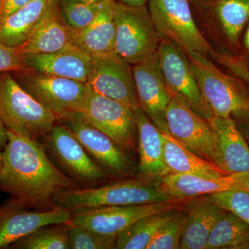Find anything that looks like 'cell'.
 Here are the masks:
<instances>
[{"mask_svg":"<svg viewBox=\"0 0 249 249\" xmlns=\"http://www.w3.org/2000/svg\"><path fill=\"white\" fill-rule=\"evenodd\" d=\"M26 66L31 71L87 83L91 55L70 43L53 53L24 55Z\"/></svg>","mask_w":249,"mask_h":249,"instance_id":"d6986e66","label":"cell"},{"mask_svg":"<svg viewBox=\"0 0 249 249\" xmlns=\"http://www.w3.org/2000/svg\"><path fill=\"white\" fill-rule=\"evenodd\" d=\"M247 137H248V139H249V127H248V129H247Z\"/></svg>","mask_w":249,"mask_h":249,"instance_id":"b9f144b4","label":"cell"},{"mask_svg":"<svg viewBox=\"0 0 249 249\" xmlns=\"http://www.w3.org/2000/svg\"><path fill=\"white\" fill-rule=\"evenodd\" d=\"M209 196L219 208L235 214L249 226V191L230 190Z\"/></svg>","mask_w":249,"mask_h":249,"instance_id":"d6a6232c","label":"cell"},{"mask_svg":"<svg viewBox=\"0 0 249 249\" xmlns=\"http://www.w3.org/2000/svg\"><path fill=\"white\" fill-rule=\"evenodd\" d=\"M163 157L167 168L172 174H188L208 178L227 175L216 165L192 152L174 139L169 132H162Z\"/></svg>","mask_w":249,"mask_h":249,"instance_id":"cb8c5ba5","label":"cell"},{"mask_svg":"<svg viewBox=\"0 0 249 249\" xmlns=\"http://www.w3.org/2000/svg\"><path fill=\"white\" fill-rule=\"evenodd\" d=\"M119 2L132 6H145L147 0H116Z\"/></svg>","mask_w":249,"mask_h":249,"instance_id":"74e56055","label":"cell"},{"mask_svg":"<svg viewBox=\"0 0 249 249\" xmlns=\"http://www.w3.org/2000/svg\"><path fill=\"white\" fill-rule=\"evenodd\" d=\"M173 208L142 218L116 238V249H146L160 229L178 213Z\"/></svg>","mask_w":249,"mask_h":249,"instance_id":"484cf974","label":"cell"},{"mask_svg":"<svg viewBox=\"0 0 249 249\" xmlns=\"http://www.w3.org/2000/svg\"><path fill=\"white\" fill-rule=\"evenodd\" d=\"M139 134V170L147 178H163L170 174L163 157L161 131L140 107L134 109Z\"/></svg>","mask_w":249,"mask_h":249,"instance_id":"44dd1931","label":"cell"},{"mask_svg":"<svg viewBox=\"0 0 249 249\" xmlns=\"http://www.w3.org/2000/svg\"><path fill=\"white\" fill-rule=\"evenodd\" d=\"M160 40L172 41L186 52L211 53V47L196 25L188 0H147Z\"/></svg>","mask_w":249,"mask_h":249,"instance_id":"52a82bcc","label":"cell"},{"mask_svg":"<svg viewBox=\"0 0 249 249\" xmlns=\"http://www.w3.org/2000/svg\"><path fill=\"white\" fill-rule=\"evenodd\" d=\"M116 0H101L96 17L80 31L71 29V43L90 55L114 51Z\"/></svg>","mask_w":249,"mask_h":249,"instance_id":"7402d4cb","label":"cell"},{"mask_svg":"<svg viewBox=\"0 0 249 249\" xmlns=\"http://www.w3.org/2000/svg\"><path fill=\"white\" fill-rule=\"evenodd\" d=\"M91 55L87 84L95 92L127 105L139 107L131 65L114 51Z\"/></svg>","mask_w":249,"mask_h":249,"instance_id":"8fae6325","label":"cell"},{"mask_svg":"<svg viewBox=\"0 0 249 249\" xmlns=\"http://www.w3.org/2000/svg\"><path fill=\"white\" fill-rule=\"evenodd\" d=\"M79 113L91 125L110 137L124 150L134 148L137 127L132 107L89 88Z\"/></svg>","mask_w":249,"mask_h":249,"instance_id":"30bf717a","label":"cell"},{"mask_svg":"<svg viewBox=\"0 0 249 249\" xmlns=\"http://www.w3.org/2000/svg\"><path fill=\"white\" fill-rule=\"evenodd\" d=\"M195 201L187 214L179 249H206L210 234L226 211L214 204L209 196Z\"/></svg>","mask_w":249,"mask_h":249,"instance_id":"603a6c76","label":"cell"},{"mask_svg":"<svg viewBox=\"0 0 249 249\" xmlns=\"http://www.w3.org/2000/svg\"><path fill=\"white\" fill-rule=\"evenodd\" d=\"M215 13L228 38L235 44L249 19V0H217Z\"/></svg>","mask_w":249,"mask_h":249,"instance_id":"f1b7e54d","label":"cell"},{"mask_svg":"<svg viewBox=\"0 0 249 249\" xmlns=\"http://www.w3.org/2000/svg\"><path fill=\"white\" fill-rule=\"evenodd\" d=\"M181 201L174 199L160 183L132 178L103 186L69 190L57 196L56 206L71 213L103 206H128Z\"/></svg>","mask_w":249,"mask_h":249,"instance_id":"7a4b0ae2","label":"cell"},{"mask_svg":"<svg viewBox=\"0 0 249 249\" xmlns=\"http://www.w3.org/2000/svg\"><path fill=\"white\" fill-rule=\"evenodd\" d=\"M0 121L8 130L38 140L50 132L57 119L11 72H0Z\"/></svg>","mask_w":249,"mask_h":249,"instance_id":"3957f363","label":"cell"},{"mask_svg":"<svg viewBox=\"0 0 249 249\" xmlns=\"http://www.w3.org/2000/svg\"><path fill=\"white\" fill-rule=\"evenodd\" d=\"M100 2L87 4L59 0L63 20L73 31L82 30L92 22L99 9Z\"/></svg>","mask_w":249,"mask_h":249,"instance_id":"1f68e13d","label":"cell"},{"mask_svg":"<svg viewBox=\"0 0 249 249\" xmlns=\"http://www.w3.org/2000/svg\"><path fill=\"white\" fill-rule=\"evenodd\" d=\"M9 142V130L0 121V151L2 152Z\"/></svg>","mask_w":249,"mask_h":249,"instance_id":"8d00e7d4","label":"cell"},{"mask_svg":"<svg viewBox=\"0 0 249 249\" xmlns=\"http://www.w3.org/2000/svg\"><path fill=\"white\" fill-rule=\"evenodd\" d=\"M44 138L45 146L66 175L77 184L83 188L94 187L107 178V172L90 157L79 141L65 125L54 124Z\"/></svg>","mask_w":249,"mask_h":249,"instance_id":"9c48e42d","label":"cell"},{"mask_svg":"<svg viewBox=\"0 0 249 249\" xmlns=\"http://www.w3.org/2000/svg\"><path fill=\"white\" fill-rule=\"evenodd\" d=\"M2 153L0 191L29 209H53L59 194L80 188L51 161L46 147L38 140L9 131Z\"/></svg>","mask_w":249,"mask_h":249,"instance_id":"6da1fadb","label":"cell"},{"mask_svg":"<svg viewBox=\"0 0 249 249\" xmlns=\"http://www.w3.org/2000/svg\"><path fill=\"white\" fill-rule=\"evenodd\" d=\"M90 157L107 174L126 176L132 170V162L125 150L106 134L91 125L79 112L62 121Z\"/></svg>","mask_w":249,"mask_h":249,"instance_id":"4fadbf2b","label":"cell"},{"mask_svg":"<svg viewBox=\"0 0 249 249\" xmlns=\"http://www.w3.org/2000/svg\"><path fill=\"white\" fill-rule=\"evenodd\" d=\"M1 1H2V0H0V5H1Z\"/></svg>","mask_w":249,"mask_h":249,"instance_id":"7bdbcfd3","label":"cell"},{"mask_svg":"<svg viewBox=\"0 0 249 249\" xmlns=\"http://www.w3.org/2000/svg\"><path fill=\"white\" fill-rule=\"evenodd\" d=\"M29 70L24 62V55L19 47L0 43V72L18 73Z\"/></svg>","mask_w":249,"mask_h":249,"instance_id":"836d02e7","label":"cell"},{"mask_svg":"<svg viewBox=\"0 0 249 249\" xmlns=\"http://www.w3.org/2000/svg\"><path fill=\"white\" fill-rule=\"evenodd\" d=\"M245 44L246 48L248 49V50L249 51V27L248 30H247V34H246Z\"/></svg>","mask_w":249,"mask_h":249,"instance_id":"ab89813d","label":"cell"},{"mask_svg":"<svg viewBox=\"0 0 249 249\" xmlns=\"http://www.w3.org/2000/svg\"><path fill=\"white\" fill-rule=\"evenodd\" d=\"M31 0H2L0 5V20L28 4Z\"/></svg>","mask_w":249,"mask_h":249,"instance_id":"d590c367","label":"cell"},{"mask_svg":"<svg viewBox=\"0 0 249 249\" xmlns=\"http://www.w3.org/2000/svg\"><path fill=\"white\" fill-rule=\"evenodd\" d=\"M165 119L168 132L174 139L213 163V133L209 121L173 97Z\"/></svg>","mask_w":249,"mask_h":249,"instance_id":"2e32d148","label":"cell"},{"mask_svg":"<svg viewBox=\"0 0 249 249\" xmlns=\"http://www.w3.org/2000/svg\"><path fill=\"white\" fill-rule=\"evenodd\" d=\"M160 184L177 200L210 196L230 190L249 192V172L224 175L217 178L170 173L161 178Z\"/></svg>","mask_w":249,"mask_h":249,"instance_id":"ac0fdd59","label":"cell"},{"mask_svg":"<svg viewBox=\"0 0 249 249\" xmlns=\"http://www.w3.org/2000/svg\"><path fill=\"white\" fill-rule=\"evenodd\" d=\"M249 249V226L226 211L210 234L206 249Z\"/></svg>","mask_w":249,"mask_h":249,"instance_id":"4316f807","label":"cell"},{"mask_svg":"<svg viewBox=\"0 0 249 249\" xmlns=\"http://www.w3.org/2000/svg\"><path fill=\"white\" fill-rule=\"evenodd\" d=\"M213 163L226 175L249 172V146L232 118L213 116Z\"/></svg>","mask_w":249,"mask_h":249,"instance_id":"e0dca14e","label":"cell"},{"mask_svg":"<svg viewBox=\"0 0 249 249\" xmlns=\"http://www.w3.org/2000/svg\"><path fill=\"white\" fill-rule=\"evenodd\" d=\"M71 249H115L116 236L105 235L68 222Z\"/></svg>","mask_w":249,"mask_h":249,"instance_id":"f546056e","label":"cell"},{"mask_svg":"<svg viewBox=\"0 0 249 249\" xmlns=\"http://www.w3.org/2000/svg\"><path fill=\"white\" fill-rule=\"evenodd\" d=\"M186 219L187 214L178 210L175 216L157 232L146 249H179Z\"/></svg>","mask_w":249,"mask_h":249,"instance_id":"4dcf8cb0","label":"cell"},{"mask_svg":"<svg viewBox=\"0 0 249 249\" xmlns=\"http://www.w3.org/2000/svg\"><path fill=\"white\" fill-rule=\"evenodd\" d=\"M211 54L219 63L227 67L232 73H235L249 84L248 63L245 58L234 56L227 53H219L211 52Z\"/></svg>","mask_w":249,"mask_h":249,"instance_id":"e575fe53","label":"cell"},{"mask_svg":"<svg viewBox=\"0 0 249 249\" xmlns=\"http://www.w3.org/2000/svg\"><path fill=\"white\" fill-rule=\"evenodd\" d=\"M53 0H31L16 12L0 20V43L9 47L22 45Z\"/></svg>","mask_w":249,"mask_h":249,"instance_id":"d4e9b609","label":"cell"},{"mask_svg":"<svg viewBox=\"0 0 249 249\" xmlns=\"http://www.w3.org/2000/svg\"><path fill=\"white\" fill-rule=\"evenodd\" d=\"M16 80L28 92L62 121L79 112L89 87L77 80L49 76L31 70L18 72Z\"/></svg>","mask_w":249,"mask_h":249,"instance_id":"8992f818","label":"cell"},{"mask_svg":"<svg viewBox=\"0 0 249 249\" xmlns=\"http://www.w3.org/2000/svg\"><path fill=\"white\" fill-rule=\"evenodd\" d=\"M157 53L172 97L209 121L213 115L203 98L186 52L175 42L162 40Z\"/></svg>","mask_w":249,"mask_h":249,"instance_id":"ba28073f","label":"cell"},{"mask_svg":"<svg viewBox=\"0 0 249 249\" xmlns=\"http://www.w3.org/2000/svg\"><path fill=\"white\" fill-rule=\"evenodd\" d=\"M114 51L129 64L146 60L158 50L160 40L146 6H132L116 1Z\"/></svg>","mask_w":249,"mask_h":249,"instance_id":"5b68a950","label":"cell"},{"mask_svg":"<svg viewBox=\"0 0 249 249\" xmlns=\"http://www.w3.org/2000/svg\"><path fill=\"white\" fill-rule=\"evenodd\" d=\"M201 94L213 116L249 119V93L198 52L187 53Z\"/></svg>","mask_w":249,"mask_h":249,"instance_id":"277c9868","label":"cell"},{"mask_svg":"<svg viewBox=\"0 0 249 249\" xmlns=\"http://www.w3.org/2000/svg\"><path fill=\"white\" fill-rule=\"evenodd\" d=\"M139 107L162 132H168L165 113L172 96L165 83L158 53L132 69Z\"/></svg>","mask_w":249,"mask_h":249,"instance_id":"9a60e30c","label":"cell"},{"mask_svg":"<svg viewBox=\"0 0 249 249\" xmlns=\"http://www.w3.org/2000/svg\"><path fill=\"white\" fill-rule=\"evenodd\" d=\"M60 1H70V2L87 3V4H96L101 0H60Z\"/></svg>","mask_w":249,"mask_h":249,"instance_id":"f35d334b","label":"cell"},{"mask_svg":"<svg viewBox=\"0 0 249 249\" xmlns=\"http://www.w3.org/2000/svg\"><path fill=\"white\" fill-rule=\"evenodd\" d=\"M70 43L71 29L62 17L59 0H53L27 40L18 47L24 55L53 53Z\"/></svg>","mask_w":249,"mask_h":249,"instance_id":"ffe728a7","label":"cell"},{"mask_svg":"<svg viewBox=\"0 0 249 249\" xmlns=\"http://www.w3.org/2000/svg\"><path fill=\"white\" fill-rule=\"evenodd\" d=\"M10 249H70L68 222L44 226L22 237Z\"/></svg>","mask_w":249,"mask_h":249,"instance_id":"83f0119b","label":"cell"},{"mask_svg":"<svg viewBox=\"0 0 249 249\" xmlns=\"http://www.w3.org/2000/svg\"><path fill=\"white\" fill-rule=\"evenodd\" d=\"M180 201L128 206H103L71 213L70 222L105 235L116 236L142 218L178 208Z\"/></svg>","mask_w":249,"mask_h":249,"instance_id":"7c38bea8","label":"cell"},{"mask_svg":"<svg viewBox=\"0 0 249 249\" xmlns=\"http://www.w3.org/2000/svg\"><path fill=\"white\" fill-rule=\"evenodd\" d=\"M2 158H3L2 152L0 151V170H1V165H2Z\"/></svg>","mask_w":249,"mask_h":249,"instance_id":"60d3db41","label":"cell"},{"mask_svg":"<svg viewBox=\"0 0 249 249\" xmlns=\"http://www.w3.org/2000/svg\"><path fill=\"white\" fill-rule=\"evenodd\" d=\"M71 217V211L58 206L38 211L10 199L0 205V249H9L18 240L44 226L69 222Z\"/></svg>","mask_w":249,"mask_h":249,"instance_id":"5bb4252c","label":"cell"}]
</instances>
